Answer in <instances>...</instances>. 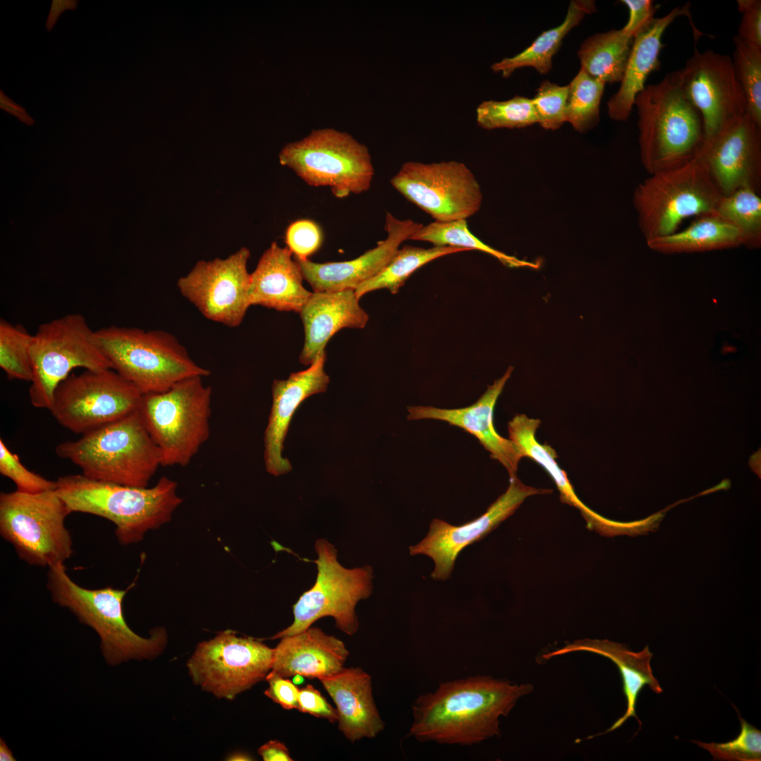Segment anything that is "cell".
Segmentation results:
<instances>
[{
	"instance_id": "cell-1",
	"label": "cell",
	"mask_w": 761,
	"mask_h": 761,
	"mask_svg": "<svg viewBox=\"0 0 761 761\" xmlns=\"http://www.w3.org/2000/svg\"><path fill=\"white\" fill-rule=\"evenodd\" d=\"M490 676H474L440 683L412 704L409 735L421 742L471 745L499 736L500 718L533 691Z\"/></svg>"
},
{
	"instance_id": "cell-2",
	"label": "cell",
	"mask_w": 761,
	"mask_h": 761,
	"mask_svg": "<svg viewBox=\"0 0 761 761\" xmlns=\"http://www.w3.org/2000/svg\"><path fill=\"white\" fill-rule=\"evenodd\" d=\"M56 490L70 513L96 515L111 521L122 545L141 541L149 530L168 522L182 503L177 483L160 478L151 488L104 482L83 474L59 477Z\"/></svg>"
},
{
	"instance_id": "cell-3",
	"label": "cell",
	"mask_w": 761,
	"mask_h": 761,
	"mask_svg": "<svg viewBox=\"0 0 761 761\" xmlns=\"http://www.w3.org/2000/svg\"><path fill=\"white\" fill-rule=\"evenodd\" d=\"M641 162L652 174L697 157L704 144L702 116L687 97L680 72L645 86L636 97Z\"/></svg>"
},
{
	"instance_id": "cell-4",
	"label": "cell",
	"mask_w": 761,
	"mask_h": 761,
	"mask_svg": "<svg viewBox=\"0 0 761 761\" xmlns=\"http://www.w3.org/2000/svg\"><path fill=\"white\" fill-rule=\"evenodd\" d=\"M47 588L54 603L68 609L81 623L97 633L108 664L116 666L130 660H151L163 651L167 644L164 628H154L150 636L144 638L134 632L125 621L123 601L129 588L82 587L69 576L64 564L48 568Z\"/></svg>"
},
{
	"instance_id": "cell-5",
	"label": "cell",
	"mask_w": 761,
	"mask_h": 761,
	"mask_svg": "<svg viewBox=\"0 0 761 761\" xmlns=\"http://www.w3.org/2000/svg\"><path fill=\"white\" fill-rule=\"evenodd\" d=\"M55 452L88 478L134 487H147L162 466L160 450L137 410L78 440L58 444Z\"/></svg>"
},
{
	"instance_id": "cell-6",
	"label": "cell",
	"mask_w": 761,
	"mask_h": 761,
	"mask_svg": "<svg viewBox=\"0 0 761 761\" xmlns=\"http://www.w3.org/2000/svg\"><path fill=\"white\" fill-rule=\"evenodd\" d=\"M94 333L111 368L142 395L164 392L183 379L211 373L168 332L109 326Z\"/></svg>"
},
{
	"instance_id": "cell-7",
	"label": "cell",
	"mask_w": 761,
	"mask_h": 761,
	"mask_svg": "<svg viewBox=\"0 0 761 761\" xmlns=\"http://www.w3.org/2000/svg\"><path fill=\"white\" fill-rule=\"evenodd\" d=\"M193 376L161 392L143 394L140 418L160 450L162 466H185L210 435L212 389Z\"/></svg>"
},
{
	"instance_id": "cell-8",
	"label": "cell",
	"mask_w": 761,
	"mask_h": 761,
	"mask_svg": "<svg viewBox=\"0 0 761 761\" xmlns=\"http://www.w3.org/2000/svg\"><path fill=\"white\" fill-rule=\"evenodd\" d=\"M722 196L697 156L681 166L650 174L636 188L633 202L648 241L676 232L688 218L714 213Z\"/></svg>"
},
{
	"instance_id": "cell-9",
	"label": "cell",
	"mask_w": 761,
	"mask_h": 761,
	"mask_svg": "<svg viewBox=\"0 0 761 761\" xmlns=\"http://www.w3.org/2000/svg\"><path fill=\"white\" fill-rule=\"evenodd\" d=\"M70 512L55 489L0 494V534L18 557L32 566L64 564L73 552L65 525Z\"/></svg>"
},
{
	"instance_id": "cell-10",
	"label": "cell",
	"mask_w": 761,
	"mask_h": 761,
	"mask_svg": "<svg viewBox=\"0 0 761 761\" xmlns=\"http://www.w3.org/2000/svg\"><path fill=\"white\" fill-rule=\"evenodd\" d=\"M282 166L310 186L329 187L342 199L369 190L374 175L367 147L350 134L331 128L313 130L286 144L279 153Z\"/></svg>"
},
{
	"instance_id": "cell-11",
	"label": "cell",
	"mask_w": 761,
	"mask_h": 761,
	"mask_svg": "<svg viewBox=\"0 0 761 761\" xmlns=\"http://www.w3.org/2000/svg\"><path fill=\"white\" fill-rule=\"evenodd\" d=\"M85 318L68 314L39 326L30 348L31 404L50 410L58 384L75 368L111 369Z\"/></svg>"
},
{
	"instance_id": "cell-12",
	"label": "cell",
	"mask_w": 761,
	"mask_h": 761,
	"mask_svg": "<svg viewBox=\"0 0 761 761\" xmlns=\"http://www.w3.org/2000/svg\"><path fill=\"white\" fill-rule=\"evenodd\" d=\"M315 550L316 581L293 605V622L272 636L273 640L300 633L324 617H333L336 627L347 635L359 629L355 607L372 593V567L345 568L338 560L335 547L325 538L316 540Z\"/></svg>"
},
{
	"instance_id": "cell-13",
	"label": "cell",
	"mask_w": 761,
	"mask_h": 761,
	"mask_svg": "<svg viewBox=\"0 0 761 761\" xmlns=\"http://www.w3.org/2000/svg\"><path fill=\"white\" fill-rule=\"evenodd\" d=\"M142 395L112 369L85 370L58 384L49 411L63 427L84 435L137 411Z\"/></svg>"
},
{
	"instance_id": "cell-14",
	"label": "cell",
	"mask_w": 761,
	"mask_h": 761,
	"mask_svg": "<svg viewBox=\"0 0 761 761\" xmlns=\"http://www.w3.org/2000/svg\"><path fill=\"white\" fill-rule=\"evenodd\" d=\"M273 660V648L228 630L199 643L187 667L193 683L203 691L233 700L265 679Z\"/></svg>"
},
{
	"instance_id": "cell-15",
	"label": "cell",
	"mask_w": 761,
	"mask_h": 761,
	"mask_svg": "<svg viewBox=\"0 0 761 761\" xmlns=\"http://www.w3.org/2000/svg\"><path fill=\"white\" fill-rule=\"evenodd\" d=\"M392 186L436 221L467 219L482 204L480 185L462 162L404 163L391 178Z\"/></svg>"
},
{
	"instance_id": "cell-16",
	"label": "cell",
	"mask_w": 761,
	"mask_h": 761,
	"mask_svg": "<svg viewBox=\"0 0 761 761\" xmlns=\"http://www.w3.org/2000/svg\"><path fill=\"white\" fill-rule=\"evenodd\" d=\"M249 256V250L242 247L225 259L199 261L178 279V288L206 318L237 327L250 307Z\"/></svg>"
},
{
	"instance_id": "cell-17",
	"label": "cell",
	"mask_w": 761,
	"mask_h": 761,
	"mask_svg": "<svg viewBox=\"0 0 761 761\" xmlns=\"http://www.w3.org/2000/svg\"><path fill=\"white\" fill-rule=\"evenodd\" d=\"M679 72L687 97L702 116L705 141L745 114V96L729 56L695 49Z\"/></svg>"
},
{
	"instance_id": "cell-18",
	"label": "cell",
	"mask_w": 761,
	"mask_h": 761,
	"mask_svg": "<svg viewBox=\"0 0 761 761\" xmlns=\"http://www.w3.org/2000/svg\"><path fill=\"white\" fill-rule=\"evenodd\" d=\"M549 489H540L524 485L516 476L509 477L506 491L480 516L462 525H452L434 519L425 538L418 544L410 546L411 555H423L431 558L434 569L431 577L446 580L451 576L454 563L461 552L488 535L507 519L528 497L548 494Z\"/></svg>"
},
{
	"instance_id": "cell-19",
	"label": "cell",
	"mask_w": 761,
	"mask_h": 761,
	"mask_svg": "<svg viewBox=\"0 0 761 761\" xmlns=\"http://www.w3.org/2000/svg\"><path fill=\"white\" fill-rule=\"evenodd\" d=\"M698 157L722 195L745 187L758 191L761 180V127L745 113L705 140Z\"/></svg>"
},
{
	"instance_id": "cell-20",
	"label": "cell",
	"mask_w": 761,
	"mask_h": 761,
	"mask_svg": "<svg viewBox=\"0 0 761 761\" xmlns=\"http://www.w3.org/2000/svg\"><path fill=\"white\" fill-rule=\"evenodd\" d=\"M423 224L411 219L400 220L390 212L385 216L387 237L361 256L349 261L316 263L300 261L304 279L314 292H334L355 289L378 274L391 260L400 245Z\"/></svg>"
},
{
	"instance_id": "cell-21",
	"label": "cell",
	"mask_w": 761,
	"mask_h": 761,
	"mask_svg": "<svg viewBox=\"0 0 761 761\" xmlns=\"http://www.w3.org/2000/svg\"><path fill=\"white\" fill-rule=\"evenodd\" d=\"M513 369L512 366H509L504 375L489 385L471 405L457 409L409 406L407 407V419L438 420L463 429L477 438L490 457L506 469L509 477L515 476L523 456L516 444L501 436L493 424L495 406Z\"/></svg>"
},
{
	"instance_id": "cell-22",
	"label": "cell",
	"mask_w": 761,
	"mask_h": 761,
	"mask_svg": "<svg viewBox=\"0 0 761 761\" xmlns=\"http://www.w3.org/2000/svg\"><path fill=\"white\" fill-rule=\"evenodd\" d=\"M326 360L324 350L307 369L292 373L287 380L273 383V404L264 441L266 469L274 476L292 469L290 461L282 455L283 441L300 404L311 395L326 390L330 378L324 371Z\"/></svg>"
},
{
	"instance_id": "cell-23",
	"label": "cell",
	"mask_w": 761,
	"mask_h": 761,
	"mask_svg": "<svg viewBox=\"0 0 761 761\" xmlns=\"http://www.w3.org/2000/svg\"><path fill=\"white\" fill-rule=\"evenodd\" d=\"M359 302L354 289L311 292L299 312L304 330L302 364L311 365L340 330L366 326L369 315Z\"/></svg>"
},
{
	"instance_id": "cell-24",
	"label": "cell",
	"mask_w": 761,
	"mask_h": 761,
	"mask_svg": "<svg viewBox=\"0 0 761 761\" xmlns=\"http://www.w3.org/2000/svg\"><path fill=\"white\" fill-rule=\"evenodd\" d=\"M303 274L287 247L273 242L250 273L249 302L279 311L299 313L311 295L303 285Z\"/></svg>"
},
{
	"instance_id": "cell-25",
	"label": "cell",
	"mask_w": 761,
	"mask_h": 761,
	"mask_svg": "<svg viewBox=\"0 0 761 761\" xmlns=\"http://www.w3.org/2000/svg\"><path fill=\"white\" fill-rule=\"evenodd\" d=\"M349 655L344 643L318 627L280 638L271 671L284 678L321 679L340 672Z\"/></svg>"
},
{
	"instance_id": "cell-26",
	"label": "cell",
	"mask_w": 761,
	"mask_h": 761,
	"mask_svg": "<svg viewBox=\"0 0 761 761\" xmlns=\"http://www.w3.org/2000/svg\"><path fill=\"white\" fill-rule=\"evenodd\" d=\"M318 680L336 705L338 729L349 741L373 738L384 729L373 696L371 677L361 667H344Z\"/></svg>"
},
{
	"instance_id": "cell-27",
	"label": "cell",
	"mask_w": 761,
	"mask_h": 761,
	"mask_svg": "<svg viewBox=\"0 0 761 761\" xmlns=\"http://www.w3.org/2000/svg\"><path fill=\"white\" fill-rule=\"evenodd\" d=\"M689 13L688 4L675 8L663 17L655 18L633 37L620 87L607 102L608 115L612 119L624 121L629 118L636 96L645 87L648 76L660 66L664 32L674 19Z\"/></svg>"
},
{
	"instance_id": "cell-28",
	"label": "cell",
	"mask_w": 761,
	"mask_h": 761,
	"mask_svg": "<svg viewBox=\"0 0 761 761\" xmlns=\"http://www.w3.org/2000/svg\"><path fill=\"white\" fill-rule=\"evenodd\" d=\"M588 652L602 655L612 660L618 667L622 679L623 691L626 698V710L602 735L620 727L630 717H634L641 725L636 713V705L643 688L648 686L656 693L663 691L653 676L650 660L653 656L648 646L639 652L629 650L624 645L608 640L583 639L575 641L560 649L544 654L545 660L573 652Z\"/></svg>"
},
{
	"instance_id": "cell-29",
	"label": "cell",
	"mask_w": 761,
	"mask_h": 761,
	"mask_svg": "<svg viewBox=\"0 0 761 761\" xmlns=\"http://www.w3.org/2000/svg\"><path fill=\"white\" fill-rule=\"evenodd\" d=\"M540 424L538 419L531 418L524 414L515 415L507 424L509 437L519 449L523 457H528L540 464L551 476L560 494V500L578 509L590 529L599 531L611 528H621L605 519L579 500L570 483L566 472L556 462L555 450L546 444L540 443L536 433Z\"/></svg>"
},
{
	"instance_id": "cell-30",
	"label": "cell",
	"mask_w": 761,
	"mask_h": 761,
	"mask_svg": "<svg viewBox=\"0 0 761 761\" xmlns=\"http://www.w3.org/2000/svg\"><path fill=\"white\" fill-rule=\"evenodd\" d=\"M646 242L654 251L675 254L737 247L743 245V237L736 227L714 212L696 217L683 230Z\"/></svg>"
},
{
	"instance_id": "cell-31",
	"label": "cell",
	"mask_w": 761,
	"mask_h": 761,
	"mask_svg": "<svg viewBox=\"0 0 761 761\" xmlns=\"http://www.w3.org/2000/svg\"><path fill=\"white\" fill-rule=\"evenodd\" d=\"M595 9L593 1H571L562 24L543 32L523 51L493 63L491 69L501 73L504 78L509 77L516 69L524 67H533L541 74L547 73L552 68V57L559 50L563 39L586 14L592 13Z\"/></svg>"
},
{
	"instance_id": "cell-32",
	"label": "cell",
	"mask_w": 761,
	"mask_h": 761,
	"mask_svg": "<svg viewBox=\"0 0 761 761\" xmlns=\"http://www.w3.org/2000/svg\"><path fill=\"white\" fill-rule=\"evenodd\" d=\"M633 37L624 30L595 34L581 44L578 56L581 68L590 77L605 84L623 78Z\"/></svg>"
},
{
	"instance_id": "cell-33",
	"label": "cell",
	"mask_w": 761,
	"mask_h": 761,
	"mask_svg": "<svg viewBox=\"0 0 761 761\" xmlns=\"http://www.w3.org/2000/svg\"><path fill=\"white\" fill-rule=\"evenodd\" d=\"M466 249L433 246L425 249L405 245L399 249L388 264L375 276L357 286L354 290L360 299L365 294L380 289H387L396 294L412 274L421 266L440 257Z\"/></svg>"
},
{
	"instance_id": "cell-34",
	"label": "cell",
	"mask_w": 761,
	"mask_h": 761,
	"mask_svg": "<svg viewBox=\"0 0 761 761\" xmlns=\"http://www.w3.org/2000/svg\"><path fill=\"white\" fill-rule=\"evenodd\" d=\"M409 240L424 241L434 246H448L471 250H479L497 258L509 267L528 266L536 268L538 264L507 255L483 242L469 230L466 219L432 222L422 225Z\"/></svg>"
},
{
	"instance_id": "cell-35",
	"label": "cell",
	"mask_w": 761,
	"mask_h": 761,
	"mask_svg": "<svg viewBox=\"0 0 761 761\" xmlns=\"http://www.w3.org/2000/svg\"><path fill=\"white\" fill-rule=\"evenodd\" d=\"M715 213L738 229L743 246L752 249L761 246V199L758 191L745 187L722 195Z\"/></svg>"
},
{
	"instance_id": "cell-36",
	"label": "cell",
	"mask_w": 761,
	"mask_h": 761,
	"mask_svg": "<svg viewBox=\"0 0 761 761\" xmlns=\"http://www.w3.org/2000/svg\"><path fill=\"white\" fill-rule=\"evenodd\" d=\"M605 84L580 69L568 85L566 122L580 132L594 128L600 120V105Z\"/></svg>"
},
{
	"instance_id": "cell-37",
	"label": "cell",
	"mask_w": 761,
	"mask_h": 761,
	"mask_svg": "<svg viewBox=\"0 0 761 761\" xmlns=\"http://www.w3.org/2000/svg\"><path fill=\"white\" fill-rule=\"evenodd\" d=\"M32 337L22 325L0 319V367L8 379L31 382Z\"/></svg>"
},
{
	"instance_id": "cell-38",
	"label": "cell",
	"mask_w": 761,
	"mask_h": 761,
	"mask_svg": "<svg viewBox=\"0 0 761 761\" xmlns=\"http://www.w3.org/2000/svg\"><path fill=\"white\" fill-rule=\"evenodd\" d=\"M732 64L743 92L748 115L761 127V49L751 47L736 36Z\"/></svg>"
},
{
	"instance_id": "cell-39",
	"label": "cell",
	"mask_w": 761,
	"mask_h": 761,
	"mask_svg": "<svg viewBox=\"0 0 761 761\" xmlns=\"http://www.w3.org/2000/svg\"><path fill=\"white\" fill-rule=\"evenodd\" d=\"M476 113L478 125L486 130L521 128L538 123L532 99L521 96L506 101H483Z\"/></svg>"
},
{
	"instance_id": "cell-40",
	"label": "cell",
	"mask_w": 761,
	"mask_h": 761,
	"mask_svg": "<svg viewBox=\"0 0 761 761\" xmlns=\"http://www.w3.org/2000/svg\"><path fill=\"white\" fill-rule=\"evenodd\" d=\"M737 712L741 731L734 739L722 743H707L699 741L692 742L708 750L715 760L760 761L761 731L741 718L738 710Z\"/></svg>"
},
{
	"instance_id": "cell-41",
	"label": "cell",
	"mask_w": 761,
	"mask_h": 761,
	"mask_svg": "<svg viewBox=\"0 0 761 761\" xmlns=\"http://www.w3.org/2000/svg\"><path fill=\"white\" fill-rule=\"evenodd\" d=\"M568 94V85L560 86L548 80L540 84L532 101L541 127L556 130L566 122Z\"/></svg>"
},
{
	"instance_id": "cell-42",
	"label": "cell",
	"mask_w": 761,
	"mask_h": 761,
	"mask_svg": "<svg viewBox=\"0 0 761 761\" xmlns=\"http://www.w3.org/2000/svg\"><path fill=\"white\" fill-rule=\"evenodd\" d=\"M0 473L10 478L16 485L17 490L27 493H36L55 489L56 481L48 480L30 471L20 462L18 456L13 453L4 440H0Z\"/></svg>"
},
{
	"instance_id": "cell-43",
	"label": "cell",
	"mask_w": 761,
	"mask_h": 761,
	"mask_svg": "<svg viewBox=\"0 0 761 761\" xmlns=\"http://www.w3.org/2000/svg\"><path fill=\"white\" fill-rule=\"evenodd\" d=\"M285 241L295 259L309 260L322 246L323 234L319 225L311 219L292 222L285 231Z\"/></svg>"
},
{
	"instance_id": "cell-44",
	"label": "cell",
	"mask_w": 761,
	"mask_h": 761,
	"mask_svg": "<svg viewBox=\"0 0 761 761\" xmlns=\"http://www.w3.org/2000/svg\"><path fill=\"white\" fill-rule=\"evenodd\" d=\"M737 4L742 18L736 37L744 44L761 49V1L738 0Z\"/></svg>"
},
{
	"instance_id": "cell-45",
	"label": "cell",
	"mask_w": 761,
	"mask_h": 761,
	"mask_svg": "<svg viewBox=\"0 0 761 761\" xmlns=\"http://www.w3.org/2000/svg\"><path fill=\"white\" fill-rule=\"evenodd\" d=\"M297 710L326 719L331 723L338 721L337 710L311 684L299 689Z\"/></svg>"
},
{
	"instance_id": "cell-46",
	"label": "cell",
	"mask_w": 761,
	"mask_h": 761,
	"mask_svg": "<svg viewBox=\"0 0 761 761\" xmlns=\"http://www.w3.org/2000/svg\"><path fill=\"white\" fill-rule=\"evenodd\" d=\"M265 679L268 683V687L264 691V694L268 698L285 710H297L299 689L292 681L282 677L272 671L269 672Z\"/></svg>"
},
{
	"instance_id": "cell-47",
	"label": "cell",
	"mask_w": 761,
	"mask_h": 761,
	"mask_svg": "<svg viewBox=\"0 0 761 761\" xmlns=\"http://www.w3.org/2000/svg\"><path fill=\"white\" fill-rule=\"evenodd\" d=\"M629 11L627 23L624 30L633 37L654 18L657 6L650 0H622Z\"/></svg>"
},
{
	"instance_id": "cell-48",
	"label": "cell",
	"mask_w": 761,
	"mask_h": 761,
	"mask_svg": "<svg viewBox=\"0 0 761 761\" xmlns=\"http://www.w3.org/2000/svg\"><path fill=\"white\" fill-rule=\"evenodd\" d=\"M258 753L264 761H292L290 752L284 743L271 740L258 749Z\"/></svg>"
},
{
	"instance_id": "cell-49",
	"label": "cell",
	"mask_w": 761,
	"mask_h": 761,
	"mask_svg": "<svg viewBox=\"0 0 761 761\" xmlns=\"http://www.w3.org/2000/svg\"><path fill=\"white\" fill-rule=\"evenodd\" d=\"M78 3L77 0H53L45 23L47 30L50 32L54 28L62 13L75 10Z\"/></svg>"
},
{
	"instance_id": "cell-50",
	"label": "cell",
	"mask_w": 761,
	"mask_h": 761,
	"mask_svg": "<svg viewBox=\"0 0 761 761\" xmlns=\"http://www.w3.org/2000/svg\"><path fill=\"white\" fill-rule=\"evenodd\" d=\"M0 108L27 125H32L35 122L23 106L8 97L2 90L0 91Z\"/></svg>"
},
{
	"instance_id": "cell-51",
	"label": "cell",
	"mask_w": 761,
	"mask_h": 761,
	"mask_svg": "<svg viewBox=\"0 0 761 761\" xmlns=\"http://www.w3.org/2000/svg\"><path fill=\"white\" fill-rule=\"evenodd\" d=\"M0 760L1 761H16V759L14 757V755H13L11 750L6 745L5 741L2 738H0Z\"/></svg>"
},
{
	"instance_id": "cell-52",
	"label": "cell",
	"mask_w": 761,
	"mask_h": 761,
	"mask_svg": "<svg viewBox=\"0 0 761 761\" xmlns=\"http://www.w3.org/2000/svg\"><path fill=\"white\" fill-rule=\"evenodd\" d=\"M227 760H235L236 761V760H251L252 759H251V757L249 756L247 754H245L244 753L237 752V753H233L232 755H230L228 757Z\"/></svg>"
},
{
	"instance_id": "cell-53",
	"label": "cell",
	"mask_w": 761,
	"mask_h": 761,
	"mask_svg": "<svg viewBox=\"0 0 761 761\" xmlns=\"http://www.w3.org/2000/svg\"><path fill=\"white\" fill-rule=\"evenodd\" d=\"M292 677H293L292 682L295 685H300L304 681V676H302L300 674L295 675Z\"/></svg>"
}]
</instances>
